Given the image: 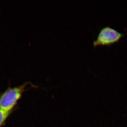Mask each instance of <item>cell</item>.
<instances>
[{"label":"cell","instance_id":"obj_1","mask_svg":"<svg viewBox=\"0 0 127 127\" xmlns=\"http://www.w3.org/2000/svg\"><path fill=\"white\" fill-rule=\"evenodd\" d=\"M33 84L31 82H27L14 87H11L9 85L7 89L0 94V108L5 112L12 111L23 93L31 89H27V86Z\"/></svg>","mask_w":127,"mask_h":127},{"label":"cell","instance_id":"obj_2","mask_svg":"<svg viewBox=\"0 0 127 127\" xmlns=\"http://www.w3.org/2000/svg\"><path fill=\"white\" fill-rule=\"evenodd\" d=\"M125 35L109 26H106L101 29L96 40L93 41V45L94 47L110 46L118 42Z\"/></svg>","mask_w":127,"mask_h":127},{"label":"cell","instance_id":"obj_3","mask_svg":"<svg viewBox=\"0 0 127 127\" xmlns=\"http://www.w3.org/2000/svg\"><path fill=\"white\" fill-rule=\"evenodd\" d=\"M12 112H5L0 108V127L2 126Z\"/></svg>","mask_w":127,"mask_h":127}]
</instances>
